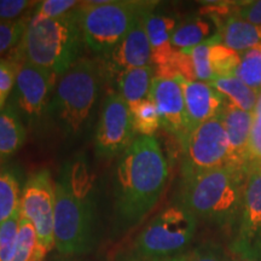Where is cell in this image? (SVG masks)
<instances>
[{"mask_svg":"<svg viewBox=\"0 0 261 261\" xmlns=\"http://www.w3.org/2000/svg\"><path fill=\"white\" fill-rule=\"evenodd\" d=\"M167 179V160L155 137H137L116 163L114 196L120 219L139 223L158 204Z\"/></svg>","mask_w":261,"mask_h":261,"instance_id":"1","label":"cell"},{"mask_svg":"<svg viewBox=\"0 0 261 261\" xmlns=\"http://www.w3.org/2000/svg\"><path fill=\"white\" fill-rule=\"evenodd\" d=\"M55 247L63 255L87 253L93 246L94 179L87 162L62 167L55 181Z\"/></svg>","mask_w":261,"mask_h":261,"instance_id":"2","label":"cell"},{"mask_svg":"<svg viewBox=\"0 0 261 261\" xmlns=\"http://www.w3.org/2000/svg\"><path fill=\"white\" fill-rule=\"evenodd\" d=\"M247 169L226 165L181 180L177 203L197 220L220 230L236 232L241 217Z\"/></svg>","mask_w":261,"mask_h":261,"instance_id":"3","label":"cell"},{"mask_svg":"<svg viewBox=\"0 0 261 261\" xmlns=\"http://www.w3.org/2000/svg\"><path fill=\"white\" fill-rule=\"evenodd\" d=\"M83 41L75 10L57 18L33 15L11 60L28 62L62 76L79 60Z\"/></svg>","mask_w":261,"mask_h":261,"instance_id":"4","label":"cell"},{"mask_svg":"<svg viewBox=\"0 0 261 261\" xmlns=\"http://www.w3.org/2000/svg\"><path fill=\"white\" fill-rule=\"evenodd\" d=\"M102 79L99 62L79 58L57 81L48 113L64 135L76 137L89 125Z\"/></svg>","mask_w":261,"mask_h":261,"instance_id":"5","label":"cell"},{"mask_svg":"<svg viewBox=\"0 0 261 261\" xmlns=\"http://www.w3.org/2000/svg\"><path fill=\"white\" fill-rule=\"evenodd\" d=\"M158 2L113 0L79 3L75 11L84 41L96 54L103 55L128 34L143 16L155 10Z\"/></svg>","mask_w":261,"mask_h":261,"instance_id":"6","label":"cell"},{"mask_svg":"<svg viewBox=\"0 0 261 261\" xmlns=\"http://www.w3.org/2000/svg\"><path fill=\"white\" fill-rule=\"evenodd\" d=\"M198 220L184 205L175 203L160 212L133 244V256L145 260L178 257L194 240Z\"/></svg>","mask_w":261,"mask_h":261,"instance_id":"7","label":"cell"},{"mask_svg":"<svg viewBox=\"0 0 261 261\" xmlns=\"http://www.w3.org/2000/svg\"><path fill=\"white\" fill-rule=\"evenodd\" d=\"M181 149V180L228 165L227 137L221 114L192 129Z\"/></svg>","mask_w":261,"mask_h":261,"instance_id":"8","label":"cell"},{"mask_svg":"<svg viewBox=\"0 0 261 261\" xmlns=\"http://www.w3.org/2000/svg\"><path fill=\"white\" fill-rule=\"evenodd\" d=\"M55 184L48 169L32 174L22 189L21 217L34 225L42 257L55 247Z\"/></svg>","mask_w":261,"mask_h":261,"instance_id":"9","label":"cell"},{"mask_svg":"<svg viewBox=\"0 0 261 261\" xmlns=\"http://www.w3.org/2000/svg\"><path fill=\"white\" fill-rule=\"evenodd\" d=\"M136 138L129 107L119 93H110L104 100L96 128L97 155L102 159L120 156Z\"/></svg>","mask_w":261,"mask_h":261,"instance_id":"10","label":"cell"},{"mask_svg":"<svg viewBox=\"0 0 261 261\" xmlns=\"http://www.w3.org/2000/svg\"><path fill=\"white\" fill-rule=\"evenodd\" d=\"M230 250L261 256V160L252 161L247 168L242 210Z\"/></svg>","mask_w":261,"mask_h":261,"instance_id":"11","label":"cell"},{"mask_svg":"<svg viewBox=\"0 0 261 261\" xmlns=\"http://www.w3.org/2000/svg\"><path fill=\"white\" fill-rule=\"evenodd\" d=\"M57 76L52 71L19 62L15 80V98L18 110L28 120H35L48 108Z\"/></svg>","mask_w":261,"mask_h":261,"instance_id":"12","label":"cell"},{"mask_svg":"<svg viewBox=\"0 0 261 261\" xmlns=\"http://www.w3.org/2000/svg\"><path fill=\"white\" fill-rule=\"evenodd\" d=\"M146 15L112 51L102 56L99 65L103 76H107L108 80H116L119 75L135 68L152 65L151 47L145 27Z\"/></svg>","mask_w":261,"mask_h":261,"instance_id":"13","label":"cell"},{"mask_svg":"<svg viewBox=\"0 0 261 261\" xmlns=\"http://www.w3.org/2000/svg\"><path fill=\"white\" fill-rule=\"evenodd\" d=\"M150 98L158 109L161 126L169 135L184 144L189 136V125L185 110V100L179 77L177 79H161L152 81Z\"/></svg>","mask_w":261,"mask_h":261,"instance_id":"14","label":"cell"},{"mask_svg":"<svg viewBox=\"0 0 261 261\" xmlns=\"http://www.w3.org/2000/svg\"><path fill=\"white\" fill-rule=\"evenodd\" d=\"M179 80L184 93L189 132L223 113L226 100L211 84L188 81L182 77Z\"/></svg>","mask_w":261,"mask_h":261,"instance_id":"15","label":"cell"},{"mask_svg":"<svg viewBox=\"0 0 261 261\" xmlns=\"http://www.w3.org/2000/svg\"><path fill=\"white\" fill-rule=\"evenodd\" d=\"M223 122L228 144V165L247 169L250 159V135L254 114L246 113L226 103L223 113Z\"/></svg>","mask_w":261,"mask_h":261,"instance_id":"16","label":"cell"},{"mask_svg":"<svg viewBox=\"0 0 261 261\" xmlns=\"http://www.w3.org/2000/svg\"><path fill=\"white\" fill-rule=\"evenodd\" d=\"M217 24V33L224 46L242 54L261 44V25H256L236 16L212 18Z\"/></svg>","mask_w":261,"mask_h":261,"instance_id":"17","label":"cell"},{"mask_svg":"<svg viewBox=\"0 0 261 261\" xmlns=\"http://www.w3.org/2000/svg\"><path fill=\"white\" fill-rule=\"evenodd\" d=\"M175 19L171 16L160 14L152 10L145 17L146 34L151 47L152 65L161 67L171 60L177 51L172 46V34L174 32Z\"/></svg>","mask_w":261,"mask_h":261,"instance_id":"18","label":"cell"},{"mask_svg":"<svg viewBox=\"0 0 261 261\" xmlns=\"http://www.w3.org/2000/svg\"><path fill=\"white\" fill-rule=\"evenodd\" d=\"M154 79V65L127 70L119 75L115 80L117 92L125 99L127 106L132 108L150 98V91Z\"/></svg>","mask_w":261,"mask_h":261,"instance_id":"19","label":"cell"},{"mask_svg":"<svg viewBox=\"0 0 261 261\" xmlns=\"http://www.w3.org/2000/svg\"><path fill=\"white\" fill-rule=\"evenodd\" d=\"M27 137L21 114L12 104L0 110V159L15 154L23 145Z\"/></svg>","mask_w":261,"mask_h":261,"instance_id":"20","label":"cell"},{"mask_svg":"<svg viewBox=\"0 0 261 261\" xmlns=\"http://www.w3.org/2000/svg\"><path fill=\"white\" fill-rule=\"evenodd\" d=\"M210 84L225 98L227 104L246 113L255 112L259 93L238 77H215Z\"/></svg>","mask_w":261,"mask_h":261,"instance_id":"21","label":"cell"},{"mask_svg":"<svg viewBox=\"0 0 261 261\" xmlns=\"http://www.w3.org/2000/svg\"><path fill=\"white\" fill-rule=\"evenodd\" d=\"M212 33L211 22L204 18L194 17L175 27L172 34V46L175 50H188L208 40Z\"/></svg>","mask_w":261,"mask_h":261,"instance_id":"22","label":"cell"},{"mask_svg":"<svg viewBox=\"0 0 261 261\" xmlns=\"http://www.w3.org/2000/svg\"><path fill=\"white\" fill-rule=\"evenodd\" d=\"M22 189L15 171L0 169V225L21 210Z\"/></svg>","mask_w":261,"mask_h":261,"instance_id":"23","label":"cell"},{"mask_svg":"<svg viewBox=\"0 0 261 261\" xmlns=\"http://www.w3.org/2000/svg\"><path fill=\"white\" fill-rule=\"evenodd\" d=\"M234 76L255 90L261 92V44L242 52Z\"/></svg>","mask_w":261,"mask_h":261,"instance_id":"24","label":"cell"},{"mask_svg":"<svg viewBox=\"0 0 261 261\" xmlns=\"http://www.w3.org/2000/svg\"><path fill=\"white\" fill-rule=\"evenodd\" d=\"M129 110L136 135L154 137L155 132L161 126V120L151 98L129 108Z\"/></svg>","mask_w":261,"mask_h":261,"instance_id":"25","label":"cell"},{"mask_svg":"<svg viewBox=\"0 0 261 261\" xmlns=\"http://www.w3.org/2000/svg\"><path fill=\"white\" fill-rule=\"evenodd\" d=\"M39 250L38 234L34 225L25 218L21 217L19 220V230L16 253L12 261H42Z\"/></svg>","mask_w":261,"mask_h":261,"instance_id":"26","label":"cell"},{"mask_svg":"<svg viewBox=\"0 0 261 261\" xmlns=\"http://www.w3.org/2000/svg\"><path fill=\"white\" fill-rule=\"evenodd\" d=\"M220 41L217 34L213 37L197 45V46L188 48V50H182L190 56L192 67H194L195 77L197 81L202 83H212L215 79L214 71L212 69L211 64V47L214 42Z\"/></svg>","mask_w":261,"mask_h":261,"instance_id":"27","label":"cell"},{"mask_svg":"<svg viewBox=\"0 0 261 261\" xmlns=\"http://www.w3.org/2000/svg\"><path fill=\"white\" fill-rule=\"evenodd\" d=\"M241 55L224 46L220 41L214 42L211 47V64L215 77L234 76L240 64Z\"/></svg>","mask_w":261,"mask_h":261,"instance_id":"28","label":"cell"},{"mask_svg":"<svg viewBox=\"0 0 261 261\" xmlns=\"http://www.w3.org/2000/svg\"><path fill=\"white\" fill-rule=\"evenodd\" d=\"M21 210L0 225V261H12L17 246Z\"/></svg>","mask_w":261,"mask_h":261,"instance_id":"29","label":"cell"},{"mask_svg":"<svg viewBox=\"0 0 261 261\" xmlns=\"http://www.w3.org/2000/svg\"><path fill=\"white\" fill-rule=\"evenodd\" d=\"M29 19L27 15L16 21H0V56L17 47Z\"/></svg>","mask_w":261,"mask_h":261,"instance_id":"30","label":"cell"},{"mask_svg":"<svg viewBox=\"0 0 261 261\" xmlns=\"http://www.w3.org/2000/svg\"><path fill=\"white\" fill-rule=\"evenodd\" d=\"M184 261H234L233 253L213 243H205L181 255Z\"/></svg>","mask_w":261,"mask_h":261,"instance_id":"31","label":"cell"},{"mask_svg":"<svg viewBox=\"0 0 261 261\" xmlns=\"http://www.w3.org/2000/svg\"><path fill=\"white\" fill-rule=\"evenodd\" d=\"M225 8H226V16H236L249 23L261 25V0L228 3L225 4Z\"/></svg>","mask_w":261,"mask_h":261,"instance_id":"32","label":"cell"},{"mask_svg":"<svg viewBox=\"0 0 261 261\" xmlns=\"http://www.w3.org/2000/svg\"><path fill=\"white\" fill-rule=\"evenodd\" d=\"M79 5V3L74 0H45L39 3L34 15L41 18H57L67 15L68 12Z\"/></svg>","mask_w":261,"mask_h":261,"instance_id":"33","label":"cell"},{"mask_svg":"<svg viewBox=\"0 0 261 261\" xmlns=\"http://www.w3.org/2000/svg\"><path fill=\"white\" fill-rule=\"evenodd\" d=\"M38 5V2L27 0H0V21H16L24 17L29 9Z\"/></svg>","mask_w":261,"mask_h":261,"instance_id":"34","label":"cell"},{"mask_svg":"<svg viewBox=\"0 0 261 261\" xmlns=\"http://www.w3.org/2000/svg\"><path fill=\"white\" fill-rule=\"evenodd\" d=\"M17 68L18 63L15 61L0 58V91L8 96L15 86Z\"/></svg>","mask_w":261,"mask_h":261,"instance_id":"35","label":"cell"},{"mask_svg":"<svg viewBox=\"0 0 261 261\" xmlns=\"http://www.w3.org/2000/svg\"><path fill=\"white\" fill-rule=\"evenodd\" d=\"M233 255L234 261H261V256L254 253H233Z\"/></svg>","mask_w":261,"mask_h":261,"instance_id":"36","label":"cell"},{"mask_svg":"<svg viewBox=\"0 0 261 261\" xmlns=\"http://www.w3.org/2000/svg\"><path fill=\"white\" fill-rule=\"evenodd\" d=\"M122 261H184V260H182L181 255L178 257H171V259H160V260H145V259H140V257L132 255L129 257H126V259H123Z\"/></svg>","mask_w":261,"mask_h":261,"instance_id":"37","label":"cell"},{"mask_svg":"<svg viewBox=\"0 0 261 261\" xmlns=\"http://www.w3.org/2000/svg\"><path fill=\"white\" fill-rule=\"evenodd\" d=\"M6 98H8V94H5L4 92H2V91H0V110L5 107Z\"/></svg>","mask_w":261,"mask_h":261,"instance_id":"38","label":"cell"}]
</instances>
